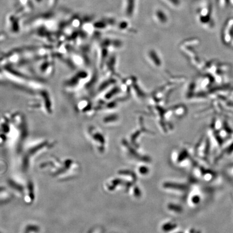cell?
<instances>
[{"label":"cell","mask_w":233,"mask_h":233,"mask_svg":"<svg viewBox=\"0 0 233 233\" xmlns=\"http://www.w3.org/2000/svg\"><path fill=\"white\" fill-rule=\"evenodd\" d=\"M125 13L127 16H132L135 9V0H126Z\"/></svg>","instance_id":"1"},{"label":"cell","mask_w":233,"mask_h":233,"mask_svg":"<svg viewBox=\"0 0 233 233\" xmlns=\"http://www.w3.org/2000/svg\"><path fill=\"white\" fill-rule=\"evenodd\" d=\"M167 2H169L173 6H178L180 4V1L179 0H166Z\"/></svg>","instance_id":"3"},{"label":"cell","mask_w":233,"mask_h":233,"mask_svg":"<svg viewBox=\"0 0 233 233\" xmlns=\"http://www.w3.org/2000/svg\"><path fill=\"white\" fill-rule=\"evenodd\" d=\"M155 16L157 20L161 23H166L168 20V18L167 17L166 14L161 10H158L156 11Z\"/></svg>","instance_id":"2"}]
</instances>
